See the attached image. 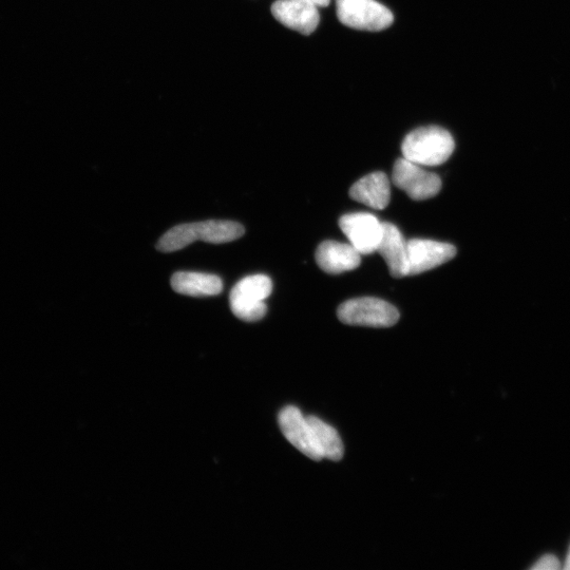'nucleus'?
I'll list each match as a JSON object with an SVG mask.
<instances>
[{
	"label": "nucleus",
	"instance_id": "f8f14e48",
	"mask_svg": "<svg viewBox=\"0 0 570 570\" xmlns=\"http://www.w3.org/2000/svg\"><path fill=\"white\" fill-rule=\"evenodd\" d=\"M377 252L387 262L392 277L408 276V241L394 224L384 223V235Z\"/></svg>",
	"mask_w": 570,
	"mask_h": 570
},
{
	"label": "nucleus",
	"instance_id": "ddd939ff",
	"mask_svg": "<svg viewBox=\"0 0 570 570\" xmlns=\"http://www.w3.org/2000/svg\"><path fill=\"white\" fill-rule=\"evenodd\" d=\"M350 196L371 208L384 209L391 199L390 181L386 174L378 171L357 181L350 189Z\"/></svg>",
	"mask_w": 570,
	"mask_h": 570
},
{
	"label": "nucleus",
	"instance_id": "1a4fd4ad",
	"mask_svg": "<svg viewBox=\"0 0 570 570\" xmlns=\"http://www.w3.org/2000/svg\"><path fill=\"white\" fill-rule=\"evenodd\" d=\"M456 255V249L449 243L425 239L408 241V276L433 270Z\"/></svg>",
	"mask_w": 570,
	"mask_h": 570
},
{
	"label": "nucleus",
	"instance_id": "6e6552de",
	"mask_svg": "<svg viewBox=\"0 0 570 570\" xmlns=\"http://www.w3.org/2000/svg\"><path fill=\"white\" fill-rule=\"evenodd\" d=\"M279 426L287 439L296 449L313 461L323 459L315 439L308 417L294 407H285L279 414Z\"/></svg>",
	"mask_w": 570,
	"mask_h": 570
},
{
	"label": "nucleus",
	"instance_id": "39448f33",
	"mask_svg": "<svg viewBox=\"0 0 570 570\" xmlns=\"http://www.w3.org/2000/svg\"><path fill=\"white\" fill-rule=\"evenodd\" d=\"M337 17L347 27L378 32L394 22L393 13L376 0H336Z\"/></svg>",
	"mask_w": 570,
	"mask_h": 570
},
{
	"label": "nucleus",
	"instance_id": "f3484780",
	"mask_svg": "<svg viewBox=\"0 0 570 570\" xmlns=\"http://www.w3.org/2000/svg\"><path fill=\"white\" fill-rule=\"evenodd\" d=\"M308 2L312 3L316 7L325 8L328 7L331 3V0H308Z\"/></svg>",
	"mask_w": 570,
	"mask_h": 570
},
{
	"label": "nucleus",
	"instance_id": "20e7f679",
	"mask_svg": "<svg viewBox=\"0 0 570 570\" xmlns=\"http://www.w3.org/2000/svg\"><path fill=\"white\" fill-rule=\"evenodd\" d=\"M337 316L346 325L371 328H389L399 320V313L392 304L373 297L356 298L342 303Z\"/></svg>",
	"mask_w": 570,
	"mask_h": 570
},
{
	"label": "nucleus",
	"instance_id": "9b49d317",
	"mask_svg": "<svg viewBox=\"0 0 570 570\" xmlns=\"http://www.w3.org/2000/svg\"><path fill=\"white\" fill-rule=\"evenodd\" d=\"M360 256L351 244L325 241L316 251V262L323 272L337 275L357 269Z\"/></svg>",
	"mask_w": 570,
	"mask_h": 570
},
{
	"label": "nucleus",
	"instance_id": "f257e3e1",
	"mask_svg": "<svg viewBox=\"0 0 570 570\" xmlns=\"http://www.w3.org/2000/svg\"><path fill=\"white\" fill-rule=\"evenodd\" d=\"M245 233L237 222L208 220L198 223L177 225L165 233L157 244L163 253H173L185 249L189 244L201 240L206 243L222 244L235 241Z\"/></svg>",
	"mask_w": 570,
	"mask_h": 570
},
{
	"label": "nucleus",
	"instance_id": "2eb2a0df",
	"mask_svg": "<svg viewBox=\"0 0 570 570\" xmlns=\"http://www.w3.org/2000/svg\"><path fill=\"white\" fill-rule=\"evenodd\" d=\"M308 421L323 459L337 462L344 458V444L338 432L316 416H309Z\"/></svg>",
	"mask_w": 570,
	"mask_h": 570
},
{
	"label": "nucleus",
	"instance_id": "423d86ee",
	"mask_svg": "<svg viewBox=\"0 0 570 570\" xmlns=\"http://www.w3.org/2000/svg\"><path fill=\"white\" fill-rule=\"evenodd\" d=\"M392 180L396 187L415 201L431 199L440 193L442 180L405 158L398 159L393 167Z\"/></svg>",
	"mask_w": 570,
	"mask_h": 570
},
{
	"label": "nucleus",
	"instance_id": "dca6fc26",
	"mask_svg": "<svg viewBox=\"0 0 570 570\" xmlns=\"http://www.w3.org/2000/svg\"><path fill=\"white\" fill-rule=\"evenodd\" d=\"M561 568H562L561 563L556 556L545 555L530 569L531 570H559Z\"/></svg>",
	"mask_w": 570,
	"mask_h": 570
},
{
	"label": "nucleus",
	"instance_id": "a211bd4d",
	"mask_svg": "<svg viewBox=\"0 0 570 570\" xmlns=\"http://www.w3.org/2000/svg\"><path fill=\"white\" fill-rule=\"evenodd\" d=\"M563 568H564L565 570H570V546H569L568 554H567V557H566V560H565V565H564Z\"/></svg>",
	"mask_w": 570,
	"mask_h": 570
},
{
	"label": "nucleus",
	"instance_id": "0eeeda50",
	"mask_svg": "<svg viewBox=\"0 0 570 570\" xmlns=\"http://www.w3.org/2000/svg\"><path fill=\"white\" fill-rule=\"evenodd\" d=\"M339 226L360 255L377 252L383 239L384 223L368 213H355L342 216Z\"/></svg>",
	"mask_w": 570,
	"mask_h": 570
},
{
	"label": "nucleus",
	"instance_id": "7ed1b4c3",
	"mask_svg": "<svg viewBox=\"0 0 570 570\" xmlns=\"http://www.w3.org/2000/svg\"><path fill=\"white\" fill-rule=\"evenodd\" d=\"M273 291V282L265 275H253L243 278L233 288L230 295L232 312L246 322L261 320L268 308L264 300Z\"/></svg>",
	"mask_w": 570,
	"mask_h": 570
},
{
	"label": "nucleus",
	"instance_id": "f03ea898",
	"mask_svg": "<svg viewBox=\"0 0 570 570\" xmlns=\"http://www.w3.org/2000/svg\"><path fill=\"white\" fill-rule=\"evenodd\" d=\"M454 148L450 133L437 126L413 130L402 145L404 158L423 166L442 165L451 157Z\"/></svg>",
	"mask_w": 570,
	"mask_h": 570
},
{
	"label": "nucleus",
	"instance_id": "4468645a",
	"mask_svg": "<svg viewBox=\"0 0 570 570\" xmlns=\"http://www.w3.org/2000/svg\"><path fill=\"white\" fill-rule=\"evenodd\" d=\"M171 288L176 293L185 296L209 297L222 292L223 281L216 275L178 272L171 277Z\"/></svg>",
	"mask_w": 570,
	"mask_h": 570
},
{
	"label": "nucleus",
	"instance_id": "9d476101",
	"mask_svg": "<svg viewBox=\"0 0 570 570\" xmlns=\"http://www.w3.org/2000/svg\"><path fill=\"white\" fill-rule=\"evenodd\" d=\"M272 13L280 24L303 35L312 34L320 21L318 7L308 0H278Z\"/></svg>",
	"mask_w": 570,
	"mask_h": 570
}]
</instances>
